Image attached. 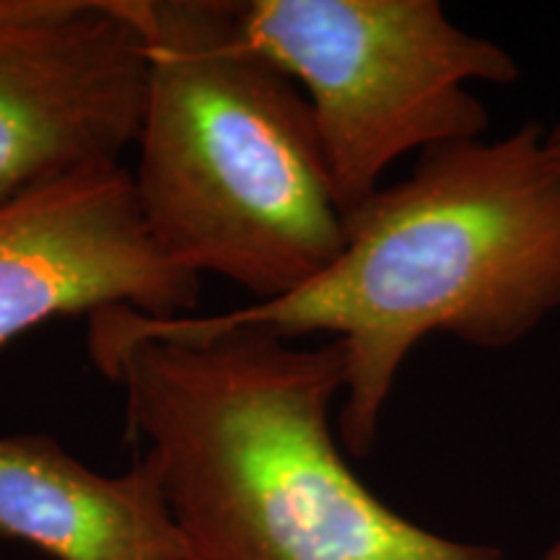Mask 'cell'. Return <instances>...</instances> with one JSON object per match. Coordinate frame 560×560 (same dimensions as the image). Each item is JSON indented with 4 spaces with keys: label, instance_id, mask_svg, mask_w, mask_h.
Listing matches in <instances>:
<instances>
[{
    "label": "cell",
    "instance_id": "cell-7",
    "mask_svg": "<svg viewBox=\"0 0 560 560\" xmlns=\"http://www.w3.org/2000/svg\"><path fill=\"white\" fill-rule=\"evenodd\" d=\"M0 540L52 560H192L149 462L102 475L42 433H0Z\"/></svg>",
    "mask_w": 560,
    "mask_h": 560
},
{
    "label": "cell",
    "instance_id": "cell-4",
    "mask_svg": "<svg viewBox=\"0 0 560 560\" xmlns=\"http://www.w3.org/2000/svg\"><path fill=\"white\" fill-rule=\"evenodd\" d=\"M236 16L310 104L342 215L405 153L486 136L488 109L467 83L522 75L439 0H236Z\"/></svg>",
    "mask_w": 560,
    "mask_h": 560
},
{
    "label": "cell",
    "instance_id": "cell-9",
    "mask_svg": "<svg viewBox=\"0 0 560 560\" xmlns=\"http://www.w3.org/2000/svg\"><path fill=\"white\" fill-rule=\"evenodd\" d=\"M545 560H560V542L552 545V548L548 550V556H545Z\"/></svg>",
    "mask_w": 560,
    "mask_h": 560
},
{
    "label": "cell",
    "instance_id": "cell-2",
    "mask_svg": "<svg viewBox=\"0 0 560 560\" xmlns=\"http://www.w3.org/2000/svg\"><path fill=\"white\" fill-rule=\"evenodd\" d=\"M560 310V172L545 130L459 140L346 215L330 265L283 296L208 314L283 340L330 335L346 355L338 429L369 457L408 355L433 332L509 348Z\"/></svg>",
    "mask_w": 560,
    "mask_h": 560
},
{
    "label": "cell",
    "instance_id": "cell-5",
    "mask_svg": "<svg viewBox=\"0 0 560 560\" xmlns=\"http://www.w3.org/2000/svg\"><path fill=\"white\" fill-rule=\"evenodd\" d=\"M145 91L136 0H0V206L120 166Z\"/></svg>",
    "mask_w": 560,
    "mask_h": 560
},
{
    "label": "cell",
    "instance_id": "cell-8",
    "mask_svg": "<svg viewBox=\"0 0 560 560\" xmlns=\"http://www.w3.org/2000/svg\"><path fill=\"white\" fill-rule=\"evenodd\" d=\"M545 151H548L552 166L560 172V122L556 128L545 130Z\"/></svg>",
    "mask_w": 560,
    "mask_h": 560
},
{
    "label": "cell",
    "instance_id": "cell-6",
    "mask_svg": "<svg viewBox=\"0 0 560 560\" xmlns=\"http://www.w3.org/2000/svg\"><path fill=\"white\" fill-rule=\"evenodd\" d=\"M198 296L200 278L153 247L122 164L0 206V346L47 322L112 306L185 317Z\"/></svg>",
    "mask_w": 560,
    "mask_h": 560
},
{
    "label": "cell",
    "instance_id": "cell-3",
    "mask_svg": "<svg viewBox=\"0 0 560 560\" xmlns=\"http://www.w3.org/2000/svg\"><path fill=\"white\" fill-rule=\"evenodd\" d=\"M149 91L132 195L179 270L255 301L317 276L346 244L312 109L249 45L236 0H136Z\"/></svg>",
    "mask_w": 560,
    "mask_h": 560
},
{
    "label": "cell",
    "instance_id": "cell-1",
    "mask_svg": "<svg viewBox=\"0 0 560 560\" xmlns=\"http://www.w3.org/2000/svg\"><path fill=\"white\" fill-rule=\"evenodd\" d=\"M86 342L192 560H509L405 520L353 472L330 420L338 340L112 306Z\"/></svg>",
    "mask_w": 560,
    "mask_h": 560
}]
</instances>
